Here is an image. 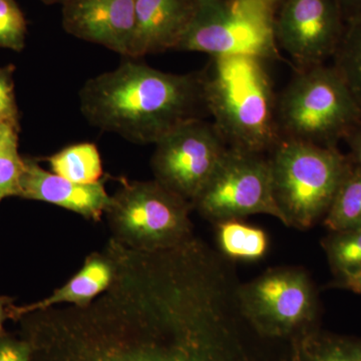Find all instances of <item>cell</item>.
Listing matches in <instances>:
<instances>
[{"instance_id":"cell-1","label":"cell","mask_w":361,"mask_h":361,"mask_svg":"<svg viewBox=\"0 0 361 361\" xmlns=\"http://www.w3.org/2000/svg\"><path fill=\"white\" fill-rule=\"evenodd\" d=\"M118 246L106 291L20 316L30 361H267L226 259L194 238L157 252Z\"/></svg>"},{"instance_id":"cell-2","label":"cell","mask_w":361,"mask_h":361,"mask_svg":"<svg viewBox=\"0 0 361 361\" xmlns=\"http://www.w3.org/2000/svg\"><path fill=\"white\" fill-rule=\"evenodd\" d=\"M78 99L90 125L137 145H156L180 126L209 116L202 71L165 73L129 59L87 80Z\"/></svg>"},{"instance_id":"cell-3","label":"cell","mask_w":361,"mask_h":361,"mask_svg":"<svg viewBox=\"0 0 361 361\" xmlns=\"http://www.w3.org/2000/svg\"><path fill=\"white\" fill-rule=\"evenodd\" d=\"M266 63L253 56L211 58L202 71L209 116L229 149L267 156L281 140Z\"/></svg>"},{"instance_id":"cell-4","label":"cell","mask_w":361,"mask_h":361,"mask_svg":"<svg viewBox=\"0 0 361 361\" xmlns=\"http://www.w3.org/2000/svg\"><path fill=\"white\" fill-rule=\"evenodd\" d=\"M267 158L282 223L299 230L324 218L351 165L339 148L292 140H280Z\"/></svg>"},{"instance_id":"cell-5","label":"cell","mask_w":361,"mask_h":361,"mask_svg":"<svg viewBox=\"0 0 361 361\" xmlns=\"http://www.w3.org/2000/svg\"><path fill=\"white\" fill-rule=\"evenodd\" d=\"M281 140L338 148L361 123V106L331 65L296 70L277 94Z\"/></svg>"},{"instance_id":"cell-6","label":"cell","mask_w":361,"mask_h":361,"mask_svg":"<svg viewBox=\"0 0 361 361\" xmlns=\"http://www.w3.org/2000/svg\"><path fill=\"white\" fill-rule=\"evenodd\" d=\"M192 209L156 180H123L104 214L111 239L130 250L157 252L194 238Z\"/></svg>"},{"instance_id":"cell-7","label":"cell","mask_w":361,"mask_h":361,"mask_svg":"<svg viewBox=\"0 0 361 361\" xmlns=\"http://www.w3.org/2000/svg\"><path fill=\"white\" fill-rule=\"evenodd\" d=\"M274 14L254 0H199L177 51L280 61Z\"/></svg>"},{"instance_id":"cell-8","label":"cell","mask_w":361,"mask_h":361,"mask_svg":"<svg viewBox=\"0 0 361 361\" xmlns=\"http://www.w3.org/2000/svg\"><path fill=\"white\" fill-rule=\"evenodd\" d=\"M237 299L242 315L261 338L291 341L318 327L317 290L302 268H271L240 283Z\"/></svg>"},{"instance_id":"cell-9","label":"cell","mask_w":361,"mask_h":361,"mask_svg":"<svg viewBox=\"0 0 361 361\" xmlns=\"http://www.w3.org/2000/svg\"><path fill=\"white\" fill-rule=\"evenodd\" d=\"M192 205L213 224L257 214L283 221L273 197L267 156L237 149H228Z\"/></svg>"},{"instance_id":"cell-10","label":"cell","mask_w":361,"mask_h":361,"mask_svg":"<svg viewBox=\"0 0 361 361\" xmlns=\"http://www.w3.org/2000/svg\"><path fill=\"white\" fill-rule=\"evenodd\" d=\"M155 146L154 180L191 204L229 149L213 122L205 118L180 126Z\"/></svg>"},{"instance_id":"cell-11","label":"cell","mask_w":361,"mask_h":361,"mask_svg":"<svg viewBox=\"0 0 361 361\" xmlns=\"http://www.w3.org/2000/svg\"><path fill=\"white\" fill-rule=\"evenodd\" d=\"M346 25L337 0H282L274 14L278 47L296 70L325 65Z\"/></svg>"},{"instance_id":"cell-12","label":"cell","mask_w":361,"mask_h":361,"mask_svg":"<svg viewBox=\"0 0 361 361\" xmlns=\"http://www.w3.org/2000/svg\"><path fill=\"white\" fill-rule=\"evenodd\" d=\"M63 27L77 39L132 59L135 0H66Z\"/></svg>"},{"instance_id":"cell-13","label":"cell","mask_w":361,"mask_h":361,"mask_svg":"<svg viewBox=\"0 0 361 361\" xmlns=\"http://www.w3.org/2000/svg\"><path fill=\"white\" fill-rule=\"evenodd\" d=\"M18 197L61 207L92 221L101 220L111 202L104 179L78 184L44 170L32 159H25Z\"/></svg>"},{"instance_id":"cell-14","label":"cell","mask_w":361,"mask_h":361,"mask_svg":"<svg viewBox=\"0 0 361 361\" xmlns=\"http://www.w3.org/2000/svg\"><path fill=\"white\" fill-rule=\"evenodd\" d=\"M199 0H135L132 59L176 49L191 25Z\"/></svg>"},{"instance_id":"cell-15","label":"cell","mask_w":361,"mask_h":361,"mask_svg":"<svg viewBox=\"0 0 361 361\" xmlns=\"http://www.w3.org/2000/svg\"><path fill=\"white\" fill-rule=\"evenodd\" d=\"M118 267V247L113 239L109 241L104 250L94 252L85 258L84 265L77 274L61 288L47 298L30 305L9 308V319L16 320L26 313L45 310L52 306H82L92 302L97 296L110 287Z\"/></svg>"},{"instance_id":"cell-16","label":"cell","mask_w":361,"mask_h":361,"mask_svg":"<svg viewBox=\"0 0 361 361\" xmlns=\"http://www.w3.org/2000/svg\"><path fill=\"white\" fill-rule=\"evenodd\" d=\"M289 361H361V337L316 327L291 339Z\"/></svg>"},{"instance_id":"cell-17","label":"cell","mask_w":361,"mask_h":361,"mask_svg":"<svg viewBox=\"0 0 361 361\" xmlns=\"http://www.w3.org/2000/svg\"><path fill=\"white\" fill-rule=\"evenodd\" d=\"M215 226L218 248L228 260H260L269 249L267 233L243 220H226Z\"/></svg>"},{"instance_id":"cell-18","label":"cell","mask_w":361,"mask_h":361,"mask_svg":"<svg viewBox=\"0 0 361 361\" xmlns=\"http://www.w3.org/2000/svg\"><path fill=\"white\" fill-rule=\"evenodd\" d=\"M51 172L78 184L103 180L104 169L96 145L80 142L66 147L49 158Z\"/></svg>"},{"instance_id":"cell-19","label":"cell","mask_w":361,"mask_h":361,"mask_svg":"<svg viewBox=\"0 0 361 361\" xmlns=\"http://www.w3.org/2000/svg\"><path fill=\"white\" fill-rule=\"evenodd\" d=\"M323 224L329 232L361 228V169L353 161L323 218Z\"/></svg>"},{"instance_id":"cell-20","label":"cell","mask_w":361,"mask_h":361,"mask_svg":"<svg viewBox=\"0 0 361 361\" xmlns=\"http://www.w3.org/2000/svg\"><path fill=\"white\" fill-rule=\"evenodd\" d=\"M334 282L353 276L361 270V228L329 232L322 240Z\"/></svg>"},{"instance_id":"cell-21","label":"cell","mask_w":361,"mask_h":361,"mask_svg":"<svg viewBox=\"0 0 361 361\" xmlns=\"http://www.w3.org/2000/svg\"><path fill=\"white\" fill-rule=\"evenodd\" d=\"M331 59V66L361 106V20L346 25Z\"/></svg>"},{"instance_id":"cell-22","label":"cell","mask_w":361,"mask_h":361,"mask_svg":"<svg viewBox=\"0 0 361 361\" xmlns=\"http://www.w3.org/2000/svg\"><path fill=\"white\" fill-rule=\"evenodd\" d=\"M25 159L18 153L16 128L8 126L0 139V202L7 197H18Z\"/></svg>"},{"instance_id":"cell-23","label":"cell","mask_w":361,"mask_h":361,"mask_svg":"<svg viewBox=\"0 0 361 361\" xmlns=\"http://www.w3.org/2000/svg\"><path fill=\"white\" fill-rule=\"evenodd\" d=\"M26 23L14 0H0V47L21 51L25 47Z\"/></svg>"},{"instance_id":"cell-24","label":"cell","mask_w":361,"mask_h":361,"mask_svg":"<svg viewBox=\"0 0 361 361\" xmlns=\"http://www.w3.org/2000/svg\"><path fill=\"white\" fill-rule=\"evenodd\" d=\"M30 346L20 336L6 334L0 336V361H30Z\"/></svg>"},{"instance_id":"cell-25","label":"cell","mask_w":361,"mask_h":361,"mask_svg":"<svg viewBox=\"0 0 361 361\" xmlns=\"http://www.w3.org/2000/svg\"><path fill=\"white\" fill-rule=\"evenodd\" d=\"M0 111L18 125V106L13 82L11 73L6 68H0Z\"/></svg>"},{"instance_id":"cell-26","label":"cell","mask_w":361,"mask_h":361,"mask_svg":"<svg viewBox=\"0 0 361 361\" xmlns=\"http://www.w3.org/2000/svg\"><path fill=\"white\" fill-rule=\"evenodd\" d=\"M343 142L348 145L349 158L355 165L361 169V123L348 133Z\"/></svg>"},{"instance_id":"cell-27","label":"cell","mask_w":361,"mask_h":361,"mask_svg":"<svg viewBox=\"0 0 361 361\" xmlns=\"http://www.w3.org/2000/svg\"><path fill=\"white\" fill-rule=\"evenodd\" d=\"M346 25L361 20V0H337Z\"/></svg>"},{"instance_id":"cell-28","label":"cell","mask_w":361,"mask_h":361,"mask_svg":"<svg viewBox=\"0 0 361 361\" xmlns=\"http://www.w3.org/2000/svg\"><path fill=\"white\" fill-rule=\"evenodd\" d=\"M334 286L353 291V293L361 295V270L353 276L341 280V281L334 282Z\"/></svg>"},{"instance_id":"cell-29","label":"cell","mask_w":361,"mask_h":361,"mask_svg":"<svg viewBox=\"0 0 361 361\" xmlns=\"http://www.w3.org/2000/svg\"><path fill=\"white\" fill-rule=\"evenodd\" d=\"M14 298L9 296H0V336L6 334L4 323L9 319V308L13 305Z\"/></svg>"},{"instance_id":"cell-30","label":"cell","mask_w":361,"mask_h":361,"mask_svg":"<svg viewBox=\"0 0 361 361\" xmlns=\"http://www.w3.org/2000/svg\"><path fill=\"white\" fill-rule=\"evenodd\" d=\"M254 1H257L259 4H263V6L268 7V8H270L271 11L275 13L277 7L281 4L282 0H254Z\"/></svg>"},{"instance_id":"cell-31","label":"cell","mask_w":361,"mask_h":361,"mask_svg":"<svg viewBox=\"0 0 361 361\" xmlns=\"http://www.w3.org/2000/svg\"><path fill=\"white\" fill-rule=\"evenodd\" d=\"M0 123H4V125L13 126V127L18 128V125H16L13 122H11L8 118L4 114L0 111Z\"/></svg>"},{"instance_id":"cell-32","label":"cell","mask_w":361,"mask_h":361,"mask_svg":"<svg viewBox=\"0 0 361 361\" xmlns=\"http://www.w3.org/2000/svg\"><path fill=\"white\" fill-rule=\"evenodd\" d=\"M42 2L47 4H65L66 0H42Z\"/></svg>"},{"instance_id":"cell-33","label":"cell","mask_w":361,"mask_h":361,"mask_svg":"<svg viewBox=\"0 0 361 361\" xmlns=\"http://www.w3.org/2000/svg\"><path fill=\"white\" fill-rule=\"evenodd\" d=\"M9 125H4V123H0V139H1L2 135H4V130ZM13 127V126H11ZM16 128V127H14Z\"/></svg>"}]
</instances>
